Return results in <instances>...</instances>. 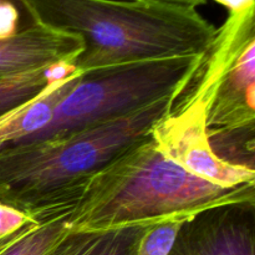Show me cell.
<instances>
[{
    "mask_svg": "<svg viewBox=\"0 0 255 255\" xmlns=\"http://www.w3.org/2000/svg\"><path fill=\"white\" fill-rule=\"evenodd\" d=\"M255 202V183L222 187L167 158L151 134L112 159L74 193L66 207L71 231L191 219L218 206Z\"/></svg>",
    "mask_w": 255,
    "mask_h": 255,
    "instance_id": "6da1fadb",
    "label": "cell"
},
{
    "mask_svg": "<svg viewBox=\"0 0 255 255\" xmlns=\"http://www.w3.org/2000/svg\"><path fill=\"white\" fill-rule=\"evenodd\" d=\"M37 25L75 35L82 50L74 66L100 69L202 56L217 27L196 7L133 0H26Z\"/></svg>",
    "mask_w": 255,
    "mask_h": 255,
    "instance_id": "7a4b0ae2",
    "label": "cell"
},
{
    "mask_svg": "<svg viewBox=\"0 0 255 255\" xmlns=\"http://www.w3.org/2000/svg\"><path fill=\"white\" fill-rule=\"evenodd\" d=\"M163 99L122 119L0 152V202L36 221L66 218L75 192L112 159L151 134L176 105Z\"/></svg>",
    "mask_w": 255,
    "mask_h": 255,
    "instance_id": "3957f363",
    "label": "cell"
},
{
    "mask_svg": "<svg viewBox=\"0 0 255 255\" xmlns=\"http://www.w3.org/2000/svg\"><path fill=\"white\" fill-rule=\"evenodd\" d=\"M202 59L203 55L172 57L86 72L59 102L50 124L22 144L122 119L157 101L179 96Z\"/></svg>",
    "mask_w": 255,
    "mask_h": 255,
    "instance_id": "277c9868",
    "label": "cell"
},
{
    "mask_svg": "<svg viewBox=\"0 0 255 255\" xmlns=\"http://www.w3.org/2000/svg\"><path fill=\"white\" fill-rule=\"evenodd\" d=\"M209 97L189 82L173 109L153 126L159 151L188 173L222 187L255 183V171L222 161L212 149L207 128Z\"/></svg>",
    "mask_w": 255,
    "mask_h": 255,
    "instance_id": "5b68a950",
    "label": "cell"
},
{
    "mask_svg": "<svg viewBox=\"0 0 255 255\" xmlns=\"http://www.w3.org/2000/svg\"><path fill=\"white\" fill-rule=\"evenodd\" d=\"M169 255H255V202L214 207L188 219Z\"/></svg>",
    "mask_w": 255,
    "mask_h": 255,
    "instance_id": "8992f818",
    "label": "cell"
},
{
    "mask_svg": "<svg viewBox=\"0 0 255 255\" xmlns=\"http://www.w3.org/2000/svg\"><path fill=\"white\" fill-rule=\"evenodd\" d=\"M81 50V40L75 35L34 25L0 40V79L61 62L74 65Z\"/></svg>",
    "mask_w": 255,
    "mask_h": 255,
    "instance_id": "52a82bcc",
    "label": "cell"
},
{
    "mask_svg": "<svg viewBox=\"0 0 255 255\" xmlns=\"http://www.w3.org/2000/svg\"><path fill=\"white\" fill-rule=\"evenodd\" d=\"M82 75L76 69L67 76L52 80L36 96L0 117V152L20 146L41 132L51 121L59 102Z\"/></svg>",
    "mask_w": 255,
    "mask_h": 255,
    "instance_id": "ba28073f",
    "label": "cell"
},
{
    "mask_svg": "<svg viewBox=\"0 0 255 255\" xmlns=\"http://www.w3.org/2000/svg\"><path fill=\"white\" fill-rule=\"evenodd\" d=\"M149 226L96 232L70 229L46 255H137L139 241Z\"/></svg>",
    "mask_w": 255,
    "mask_h": 255,
    "instance_id": "9c48e42d",
    "label": "cell"
},
{
    "mask_svg": "<svg viewBox=\"0 0 255 255\" xmlns=\"http://www.w3.org/2000/svg\"><path fill=\"white\" fill-rule=\"evenodd\" d=\"M75 70L72 64L61 62L0 79V117L36 96L50 81L67 76Z\"/></svg>",
    "mask_w": 255,
    "mask_h": 255,
    "instance_id": "30bf717a",
    "label": "cell"
},
{
    "mask_svg": "<svg viewBox=\"0 0 255 255\" xmlns=\"http://www.w3.org/2000/svg\"><path fill=\"white\" fill-rule=\"evenodd\" d=\"M188 219H169L149 226L142 236L137 255H169L179 229Z\"/></svg>",
    "mask_w": 255,
    "mask_h": 255,
    "instance_id": "8fae6325",
    "label": "cell"
},
{
    "mask_svg": "<svg viewBox=\"0 0 255 255\" xmlns=\"http://www.w3.org/2000/svg\"><path fill=\"white\" fill-rule=\"evenodd\" d=\"M34 25L26 0H0V40L11 39Z\"/></svg>",
    "mask_w": 255,
    "mask_h": 255,
    "instance_id": "7c38bea8",
    "label": "cell"
},
{
    "mask_svg": "<svg viewBox=\"0 0 255 255\" xmlns=\"http://www.w3.org/2000/svg\"><path fill=\"white\" fill-rule=\"evenodd\" d=\"M34 222L36 219L26 212L0 202V242L15 236Z\"/></svg>",
    "mask_w": 255,
    "mask_h": 255,
    "instance_id": "4fadbf2b",
    "label": "cell"
},
{
    "mask_svg": "<svg viewBox=\"0 0 255 255\" xmlns=\"http://www.w3.org/2000/svg\"><path fill=\"white\" fill-rule=\"evenodd\" d=\"M228 10V14H241V12L255 10V0H214Z\"/></svg>",
    "mask_w": 255,
    "mask_h": 255,
    "instance_id": "5bb4252c",
    "label": "cell"
},
{
    "mask_svg": "<svg viewBox=\"0 0 255 255\" xmlns=\"http://www.w3.org/2000/svg\"><path fill=\"white\" fill-rule=\"evenodd\" d=\"M133 1H149V2H166V4H174V5H183V6L198 7L201 5H204L207 0H133Z\"/></svg>",
    "mask_w": 255,
    "mask_h": 255,
    "instance_id": "9a60e30c",
    "label": "cell"
}]
</instances>
